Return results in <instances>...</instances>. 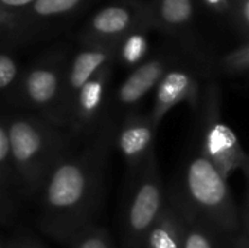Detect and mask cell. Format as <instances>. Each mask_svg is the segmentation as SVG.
<instances>
[{"mask_svg": "<svg viewBox=\"0 0 249 248\" xmlns=\"http://www.w3.org/2000/svg\"><path fill=\"white\" fill-rule=\"evenodd\" d=\"M133 23V12L125 4H108L95 12L83 28L77 32L76 39L82 47H99L118 44L127 35Z\"/></svg>", "mask_w": 249, "mask_h": 248, "instance_id": "cell-12", "label": "cell"}, {"mask_svg": "<svg viewBox=\"0 0 249 248\" xmlns=\"http://www.w3.org/2000/svg\"><path fill=\"white\" fill-rule=\"evenodd\" d=\"M10 248H15V244H10Z\"/></svg>", "mask_w": 249, "mask_h": 248, "instance_id": "cell-30", "label": "cell"}, {"mask_svg": "<svg viewBox=\"0 0 249 248\" xmlns=\"http://www.w3.org/2000/svg\"><path fill=\"white\" fill-rule=\"evenodd\" d=\"M0 38H1V28H0Z\"/></svg>", "mask_w": 249, "mask_h": 248, "instance_id": "cell-31", "label": "cell"}, {"mask_svg": "<svg viewBox=\"0 0 249 248\" xmlns=\"http://www.w3.org/2000/svg\"><path fill=\"white\" fill-rule=\"evenodd\" d=\"M35 0H0V28L3 29L15 16L29 7Z\"/></svg>", "mask_w": 249, "mask_h": 248, "instance_id": "cell-21", "label": "cell"}, {"mask_svg": "<svg viewBox=\"0 0 249 248\" xmlns=\"http://www.w3.org/2000/svg\"><path fill=\"white\" fill-rule=\"evenodd\" d=\"M245 15H247V18H248L249 20V0L248 3H247V6H245Z\"/></svg>", "mask_w": 249, "mask_h": 248, "instance_id": "cell-26", "label": "cell"}, {"mask_svg": "<svg viewBox=\"0 0 249 248\" xmlns=\"http://www.w3.org/2000/svg\"><path fill=\"white\" fill-rule=\"evenodd\" d=\"M165 70V63L158 58L136 67L123 80L117 91L109 95L104 121L117 129L125 115L137 111V105L155 86H158L160 79L166 75Z\"/></svg>", "mask_w": 249, "mask_h": 248, "instance_id": "cell-9", "label": "cell"}, {"mask_svg": "<svg viewBox=\"0 0 249 248\" xmlns=\"http://www.w3.org/2000/svg\"><path fill=\"white\" fill-rule=\"evenodd\" d=\"M223 248H249V237L245 232L236 237H232L223 241Z\"/></svg>", "mask_w": 249, "mask_h": 248, "instance_id": "cell-23", "label": "cell"}, {"mask_svg": "<svg viewBox=\"0 0 249 248\" xmlns=\"http://www.w3.org/2000/svg\"><path fill=\"white\" fill-rule=\"evenodd\" d=\"M197 104V88L193 77L184 72L174 70L166 73L156 86L153 107L149 113L152 123L159 127L165 115L179 102Z\"/></svg>", "mask_w": 249, "mask_h": 248, "instance_id": "cell-13", "label": "cell"}, {"mask_svg": "<svg viewBox=\"0 0 249 248\" xmlns=\"http://www.w3.org/2000/svg\"><path fill=\"white\" fill-rule=\"evenodd\" d=\"M160 15L168 23H181L185 22L191 15V1L190 0H162Z\"/></svg>", "mask_w": 249, "mask_h": 248, "instance_id": "cell-20", "label": "cell"}, {"mask_svg": "<svg viewBox=\"0 0 249 248\" xmlns=\"http://www.w3.org/2000/svg\"><path fill=\"white\" fill-rule=\"evenodd\" d=\"M18 190L35 197L55 164L71 149L66 130L35 114L7 115Z\"/></svg>", "mask_w": 249, "mask_h": 248, "instance_id": "cell-3", "label": "cell"}, {"mask_svg": "<svg viewBox=\"0 0 249 248\" xmlns=\"http://www.w3.org/2000/svg\"><path fill=\"white\" fill-rule=\"evenodd\" d=\"M147 51V39L143 34H127L117 44L115 60L118 58L125 66H134L144 57Z\"/></svg>", "mask_w": 249, "mask_h": 248, "instance_id": "cell-17", "label": "cell"}, {"mask_svg": "<svg viewBox=\"0 0 249 248\" xmlns=\"http://www.w3.org/2000/svg\"><path fill=\"white\" fill-rule=\"evenodd\" d=\"M117 44L114 45H99V47H82L76 54L69 58L63 94H61V117L64 121V129L67 130L70 115L80 89L105 66L114 63Z\"/></svg>", "mask_w": 249, "mask_h": 248, "instance_id": "cell-10", "label": "cell"}, {"mask_svg": "<svg viewBox=\"0 0 249 248\" xmlns=\"http://www.w3.org/2000/svg\"><path fill=\"white\" fill-rule=\"evenodd\" d=\"M187 216L226 241L242 234V218L228 178L198 149L182 165L178 186L166 194Z\"/></svg>", "mask_w": 249, "mask_h": 248, "instance_id": "cell-2", "label": "cell"}, {"mask_svg": "<svg viewBox=\"0 0 249 248\" xmlns=\"http://www.w3.org/2000/svg\"><path fill=\"white\" fill-rule=\"evenodd\" d=\"M130 183L121 216V248H143L147 232L158 221L166 202L155 151L140 171L130 178Z\"/></svg>", "mask_w": 249, "mask_h": 248, "instance_id": "cell-5", "label": "cell"}, {"mask_svg": "<svg viewBox=\"0 0 249 248\" xmlns=\"http://www.w3.org/2000/svg\"><path fill=\"white\" fill-rule=\"evenodd\" d=\"M200 151L228 178L233 171L242 168L248 153L242 148L236 133L223 121L214 94L210 95L201 113Z\"/></svg>", "mask_w": 249, "mask_h": 248, "instance_id": "cell-7", "label": "cell"}, {"mask_svg": "<svg viewBox=\"0 0 249 248\" xmlns=\"http://www.w3.org/2000/svg\"><path fill=\"white\" fill-rule=\"evenodd\" d=\"M241 170L244 171V174H245L247 180H249V153H248V156H247V161H245V164L242 165V168H241Z\"/></svg>", "mask_w": 249, "mask_h": 248, "instance_id": "cell-25", "label": "cell"}, {"mask_svg": "<svg viewBox=\"0 0 249 248\" xmlns=\"http://www.w3.org/2000/svg\"><path fill=\"white\" fill-rule=\"evenodd\" d=\"M6 246H7V244H6V243H4V241H3V240H1V238H0V248L6 247Z\"/></svg>", "mask_w": 249, "mask_h": 248, "instance_id": "cell-27", "label": "cell"}, {"mask_svg": "<svg viewBox=\"0 0 249 248\" xmlns=\"http://www.w3.org/2000/svg\"><path fill=\"white\" fill-rule=\"evenodd\" d=\"M3 248H9V244H7V246H6V247H3Z\"/></svg>", "mask_w": 249, "mask_h": 248, "instance_id": "cell-32", "label": "cell"}, {"mask_svg": "<svg viewBox=\"0 0 249 248\" xmlns=\"http://www.w3.org/2000/svg\"><path fill=\"white\" fill-rule=\"evenodd\" d=\"M242 218V231L249 237V180H247V199L244 205V210L241 212Z\"/></svg>", "mask_w": 249, "mask_h": 248, "instance_id": "cell-24", "label": "cell"}, {"mask_svg": "<svg viewBox=\"0 0 249 248\" xmlns=\"http://www.w3.org/2000/svg\"><path fill=\"white\" fill-rule=\"evenodd\" d=\"M156 132L158 127L152 123L149 114H142L139 111L125 115L120 121L114 145L124 158L128 178L140 171L149 155L155 151Z\"/></svg>", "mask_w": 249, "mask_h": 248, "instance_id": "cell-11", "label": "cell"}, {"mask_svg": "<svg viewBox=\"0 0 249 248\" xmlns=\"http://www.w3.org/2000/svg\"><path fill=\"white\" fill-rule=\"evenodd\" d=\"M111 77L112 63L101 69L77 94L66 130L71 143L79 139L90 137L102 126L111 95Z\"/></svg>", "mask_w": 249, "mask_h": 248, "instance_id": "cell-8", "label": "cell"}, {"mask_svg": "<svg viewBox=\"0 0 249 248\" xmlns=\"http://www.w3.org/2000/svg\"><path fill=\"white\" fill-rule=\"evenodd\" d=\"M16 216V208L9 196V193L0 190V224L9 225Z\"/></svg>", "mask_w": 249, "mask_h": 248, "instance_id": "cell-22", "label": "cell"}, {"mask_svg": "<svg viewBox=\"0 0 249 248\" xmlns=\"http://www.w3.org/2000/svg\"><path fill=\"white\" fill-rule=\"evenodd\" d=\"M207 1H209V3H212V4H217L220 0H207Z\"/></svg>", "mask_w": 249, "mask_h": 248, "instance_id": "cell-28", "label": "cell"}, {"mask_svg": "<svg viewBox=\"0 0 249 248\" xmlns=\"http://www.w3.org/2000/svg\"><path fill=\"white\" fill-rule=\"evenodd\" d=\"M22 72L23 69H20L18 60L12 54L0 51V98L4 101L9 99L20 79Z\"/></svg>", "mask_w": 249, "mask_h": 248, "instance_id": "cell-18", "label": "cell"}, {"mask_svg": "<svg viewBox=\"0 0 249 248\" xmlns=\"http://www.w3.org/2000/svg\"><path fill=\"white\" fill-rule=\"evenodd\" d=\"M175 209L178 210L179 222H181L182 248H223V240H220L216 234H213L204 225H201L197 221L191 219L190 216L184 215L177 206H175Z\"/></svg>", "mask_w": 249, "mask_h": 248, "instance_id": "cell-15", "label": "cell"}, {"mask_svg": "<svg viewBox=\"0 0 249 248\" xmlns=\"http://www.w3.org/2000/svg\"><path fill=\"white\" fill-rule=\"evenodd\" d=\"M13 187H16V177L12 159L7 115L0 113V190L9 193Z\"/></svg>", "mask_w": 249, "mask_h": 248, "instance_id": "cell-16", "label": "cell"}, {"mask_svg": "<svg viewBox=\"0 0 249 248\" xmlns=\"http://www.w3.org/2000/svg\"><path fill=\"white\" fill-rule=\"evenodd\" d=\"M93 0H35L3 29L1 38L25 45L50 38L70 25Z\"/></svg>", "mask_w": 249, "mask_h": 248, "instance_id": "cell-6", "label": "cell"}, {"mask_svg": "<svg viewBox=\"0 0 249 248\" xmlns=\"http://www.w3.org/2000/svg\"><path fill=\"white\" fill-rule=\"evenodd\" d=\"M115 132L104 121L82 148L70 149L55 164L36 194L38 228L64 246L77 232L95 225Z\"/></svg>", "mask_w": 249, "mask_h": 248, "instance_id": "cell-1", "label": "cell"}, {"mask_svg": "<svg viewBox=\"0 0 249 248\" xmlns=\"http://www.w3.org/2000/svg\"><path fill=\"white\" fill-rule=\"evenodd\" d=\"M69 58L66 47L53 48L38 57L23 69L7 102L66 130L60 105Z\"/></svg>", "mask_w": 249, "mask_h": 248, "instance_id": "cell-4", "label": "cell"}, {"mask_svg": "<svg viewBox=\"0 0 249 248\" xmlns=\"http://www.w3.org/2000/svg\"><path fill=\"white\" fill-rule=\"evenodd\" d=\"M247 61L249 63V48H248V51H247Z\"/></svg>", "mask_w": 249, "mask_h": 248, "instance_id": "cell-29", "label": "cell"}, {"mask_svg": "<svg viewBox=\"0 0 249 248\" xmlns=\"http://www.w3.org/2000/svg\"><path fill=\"white\" fill-rule=\"evenodd\" d=\"M143 248H182L179 215L168 196L158 221L146 235Z\"/></svg>", "mask_w": 249, "mask_h": 248, "instance_id": "cell-14", "label": "cell"}, {"mask_svg": "<svg viewBox=\"0 0 249 248\" xmlns=\"http://www.w3.org/2000/svg\"><path fill=\"white\" fill-rule=\"evenodd\" d=\"M69 248H115L109 232L99 227L90 225L77 232L67 244Z\"/></svg>", "mask_w": 249, "mask_h": 248, "instance_id": "cell-19", "label": "cell"}]
</instances>
